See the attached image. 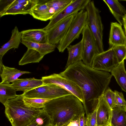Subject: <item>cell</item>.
I'll return each mask as SVG.
<instances>
[{
    "mask_svg": "<svg viewBox=\"0 0 126 126\" xmlns=\"http://www.w3.org/2000/svg\"><path fill=\"white\" fill-rule=\"evenodd\" d=\"M59 74L73 81L80 88L83 95V104L86 115L87 105L94 106L98 99L109 87L112 76L109 72L93 69L82 61L65 68Z\"/></svg>",
    "mask_w": 126,
    "mask_h": 126,
    "instance_id": "cell-1",
    "label": "cell"
},
{
    "mask_svg": "<svg viewBox=\"0 0 126 126\" xmlns=\"http://www.w3.org/2000/svg\"><path fill=\"white\" fill-rule=\"evenodd\" d=\"M43 109L52 126H66L85 114L82 103L72 94L50 100Z\"/></svg>",
    "mask_w": 126,
    "mask_h": 126,
    "instance_id": "cell-2",
    "label": "cell"
},
{
    "mask_svg": "<svg viewBox=\"0 0 126 126\" xmlns=\"http://www.w3.org/2000/svg\"><path fill=\"white\" fill-rule=\"evenodd\" d=\"M22 94L8 101L4 106L5 115L12 126H27L41 113L43 109H35L25 103Z\"/></svg>",
    "mask_w": 126,
    "mask_h": 126,
    "instance_id": "cell-3",
    "label": "cell"
},
{
    "mask_svg": "<svg viewBox=\"0 0 126 126\" xmlns=\"http://www.w3.org/2000/svg\"><path fill=\"white\" fill-rule=\"evenodd\" d=\"M85 9L87 13V24L94 37L98 54L104 51L103 41V26L100 11L95 5L94 1L90 0Z\"/></svg>",
    "mask_w": 126,
    "mask_h": 126,
    "instance_id": "cell-4",
    "label": "cell"
},
{
    "mask_svg": "<svg viewBox=\"0 0 126 126\" xmlns=\"http://www.w3.org/2000/svg\"><path fill=\"white\" fill-rule=\"evenodd\" d=\"M87 11L84 10L75 14L66 33L57 46L60 52H63L75 40L78 39L87 24Z\"/></svg>",
    "mask_w": 126,
    "mask_h": 126,
    "instance_id": "cell-5",
    "label": "cell"
},
{
    "mask_svg": "<svg viewBox=\"0 0 126 126\" xmlns=\"http://www.w3.org/2000/svg\"><path fill=\"white\" fill-rule=\"evenodd\" d=\"M71 94L63 88L55 84L43 85L22 94L25 97L52 99Z\"/></svg>",
    "mask_w": 126,
    "mask_h": 126,
    "instance_id": "cell-6",
    "label": "cell"
},
{
    "mask_svg": "<svg viewBox=\"0 0 126 126\" xmlns=\"http://www.w3.org/2000/svg\"><path fill=\"white\" fill-rule=\"evenodd\" d=\"M44 85L53 84L59 86L76 96L82 102L84 101L81 90L79 86L71 80L61 76L59 74L54 73L42 78Z\"/></svg>",
    "mask_w": 126,
    "mask_h": 126,
    "instance_id": "cell-7",
    "label": "cell"
},
{
    "mask_svg": "<svg viewBox=\"0 0 126 126\" xmlns=\"http://www.w3.org/2000/svg\"><path fill=\"white\" fill-rule=\"evenodd\" d=\"M83 52L82 61L85 64L91 67L93 60L98 53L93 35L87 24L82 32Z\"/></svg>",
    "mask_w": 126,
    "mask_h": 126,
    "instance_id": "cell-8",
    "label": "cell"
},
{
    "mask_svg": "<svg viewBox=\"0 0 126 126\" xmlns=\"http://www.w3.org/2000/svg\"><path fill=\"white\" fill-rule=\"evenodd\" d=\"M75 15L62 19L46 31L48 43L56 45L59 44L66 33Z\"/></svg>",
    "mask_w": 126,
    "mask_h": 126,
    "instance_id": "cell-9",
    "label": "cell"
},
{
    "mask_svg": "<svg viewBox=\"0 0 126 126\" xmlns=\"http://www.w3.org/2000/svg\"><path fill=\"white\" fill-rule=\"evenodd\" d=\"M118 64L112 47L97 55L93 60L91 67L95 69L109 72Z\"/></svg>",
    "mask_w": 126,
    "mask_h": 126,
    "instance_id": "cell-10",
    "label": "cell"
},
{
    "mask_svg": "<svg viewBox=\"0 0 126 126\" xmlns=\"http://www.w3.org/2000/svg\"><path fill=\"white\" fill-rule=\"evenodd\" d=\"M90 0H73L69 5L50 19L49 23L43 29L47 31L62 19L84 10Z\"/></svg>",
    "mask_w": 126,
    "mask_h": 126,
    "instance_id": "cell-11",
    "label": "cell"
},
{
    "mask_svg": "<svg viewBox=\"0 0 126 126\" xmlns=\"http://www.w3.org/2000/svg\"><path fill=\"white\" fill-rule=\"evenodd\" d=\"M112 109L102 95L97 104V126H108L110 125Z\"/></svg>",
    "mask_w": 126,
    "mask_h": 126,
    "instance_id": "cell-12",
    "label": "cell"
},
{
    "mask_svg": "<svg viewBox=\"0 0 126 126\" xmlns=\"http://www.w3.org/2000/svg\"><path fill=\"white\" fill-rule=\"evenodd\" d=\"M109 43L111 47L119 45L126 46V36L122 26L117 22H112L111 23Z\"/></svg>",
    "mask_w": 126,
    "mask_h": 126,
    "instance_id": "cell-13",
    "label": "cell"
},
{
    "mask_svg": "<svg viewBox=\"0 0 126 126\" xmlns=\"http://www.w3.org/2000/svg\"><path fill=\"white\" fill-rule=\"evenodd\" d=\"M20 32L21 40L38 43H48L47 31L43 28L29 29Z\"/></svg>",
    "mask_w": 126,
    "mask_h": 126,
    "instance_id": "cell-14",
    "label": "cell"
},
{
    "mask_svg": "<svg viewBox=\"0 0 126 126\" xmlns=\"http://www.w3.org/2000/svg\"><path fill=\"white\" fill-rule=\"evenodd\" d=\"M16 91H21L25 92L44 85L41 79L34 78L18 79L11 84Z\"/></svg>",
    "mask_w": 126,
    "mask_h": 126,
    "instance_id": "cell-15",
    "label": "cell"
},
{
    "mask_svg": "<svg viewBox=\"0 0 126 126\" xmlns=\"http://www.w3.org/2000/svg\"><path fill=\"white\" fill-rule=\"evenodd\" d=\"M22 35L17 26H16L12 31V35L8 41L1 47L0 49V70L2 65V58L4 55L9 49L17 48L21 43Z\"/></svg>",
    "mask_w": 126,
    "mask_h": 126,
    "instance_id": "cell-16",
    "label": "cell"
},
{
    "mask_svg": "<svg viewBox=\"0 0 126 126\" xmlns=\"http://www.w3.org/2000/svg\"><path fill=\"white\" fill-rule=\"evenodd\" d=\"M0 72L1 79L0 83L3 84H9L17 80L22 75L31 73L29 71H22L14 68L7 67L3 64Z\"/></svg>",
    "mask_w": 126,
    "mask_h": 126,
    "instance_id": "cell-17",
    "label": "cell"
},
{
    "mask_svg": "<svg viewBox=\"0 0 126 126\" xmlns=\"http://www.w3.org/2000/svg\"><path fill=\"white\" fill-rule=\"evenodd\" d=\"M39 1L38 0H27L24 2L17 4L8 9L2 16L8 15L30 14L32 8Z\"/></svg>",
    "mask_w": 126,
    "mask_h": 126,
    "instance_id": "cell-18",
    "label": "cell"
},
{
    "mask_svg": "<svg viewBox=\"0 0 126 126\" xmlns=\"http://www.w3.org/2000/svg\"><path fill=\"white\" fill-rule=\"evenodd\" d=\"M67 49L68 53V56L65 68L75 63L82 61L83 52L82 40L75 45H70Z\"/></svg>",
    "mask_w": 126,
    "mask_h": 126,
    "instance_id": "cell-19",
    "label": "cell"
},
{
    "mask_svg": "<svg viewBox=\"0 0 126 126\" xmlns=\"http://www.w3.org/2000/svg\"><path fill=\"white\" fill-rule=\"evenodd\" d=\"M115 18L122 26L123 19L126 15V10L117 0H103Z\"/></svg>",
    "mask_w": 126,
    "mask_h": 126,
    "instance_id": "cell-20",
    "label": "cell"
},
{
    "mask_svg": "<svg viewBox=\"0 0 126 126\" xmlns=\"http://www.w3.org/2000/svg\"><path fill=\"white\" fill-rule=\"evenodd\" d=\"M122 90L126 93V71L124 61L119 63L110 72Z\"/></svg>",
    "mask_w": 126,
    "mask_h": 126,
    "instance_id": "cell-21",
    "label": "cell"
},
{
    "mask_svg": "<svg viewBox=\"0 0 126 126\" xmlns=\"http://www.w3.org/2000/svg\"><path fill=\"white\" fill-rule=\"evenodd\" d=\"M30 14L34 18L42 21L50 20L53 17L46 3L36 4L32 8Z\"/></svg>",
    "mask_w": 126,
    "mask_h": 126,
    "instance_id": "cell-22",
    "label": "cell"
},
{
    "mask_svg": "<svg viewBox=\"0 0 126 126\" xmlns=\"http://www.w3.org/2000/svg\"><path fill=\"white\" fill-rule=\"evenodd\" d=\"M111 126H126V107L116 106L112 109Z\"/></svg>",
    "mask_w": 126,
    "mask_h": 126,
    "instance_id": "cell-23",
    "label": "cell"
},
{
    "mask_svg": "<svg viewBox=\"0 0 126 126\" xmlns=\"http://www.w3.org/2000/svg\"><path fill=\"white\" fill-rule=\"evenodd\" d=\"M21 43L28 48L35 50L44 56L53 51L57 47L56 45L48 43H36L22 40Z\"/></svg>",
    "mask_w": 126,
    "mask_h": 126,
    "instance_id": "cell-24",
    "label": "cell"
},
{
    "mask_svg": "<svg viewBox=\"0 0 126 126\" xmlns=\"http://www.w3.org/2000/svg\"><path fill=\"white\" fill-rule=\"evenodd\" d=\"M16 91L11 84L0 83V101L4 105L8 100L16 97Z\"/></svg>",
    "mask_w": 126,
    "mask_h": 126,
    "instance_id": "cell-25",
    "label": "cell"
},
{
    "mask_svg": "<svg viewBox=\"0 0 126 126\" xmlns=\"http://www.w3.org/2000/svg\"><path fill=\"white\" fill-rule=\"evenodd\" d=\"M44 56L35 50L28 48L19 61L18 64L19 65H22L30 63H39Z\"/></svg>",
    "mask_w": 126,
    "mask_h": 126,
    "instance_id": "cell-26",
    "label": "cell"
},
{
    "mask_svg": "<svg viewBox=\"0 0 126 126\" xmlns=\"http://www.w3.org/2000/svg\"><path fill=\"white\" fill-rule=\"evenodd\" d=\"M73 0H52L46 3L53 17L70 4Z\"/></svg>",
    "mask_w": 126,
    "mask_h": 126,
    "instance_id": "cell-27",
    "label": "cell"
},
{
    "mask_svg": "<svg viewBox=\"0 0 126 126\" xmlns=\"http://www.w3.org/2000/svg\"><path fill=\"white\" fill-rule=\"evenodd\" d=\"M52 99L38 98H29L24 96L23 100L28 106L35 109L43 108L45 104Z\"/></svg>",
    "mask_w": 126,
    "mask_h": 126,
    "instance_id": "cell-28",
    "label": "cell"
},
{
    "mask_svg": "<svg viewBox=\"0 0 126 126\" xmlns=\"http://www.w3.org/2000/svg\"><path fill=\"white\" fill-rule=\"evenodd\" d=\"M113 47L118 63L124 61L126 57V46L119 45Z\"/></svg>",
    "mask_w": 126,
    "mask_h": 126,
    "instance_id": "cell-29",
    "label": "cell"
},
{
    "mask_svg": "<svg viewBox=\"0 0 126 126\" xmlns=\"http://www.w3.org/2000/svg\"><path fill=\"white\" fill-rule=\"evenodd\" d=\"M105 99L111 109L116 107L115 104V94L114 92L108 87L105 91L103 95Z\"/></svg>",
    "mask_w": 126,
    "mask_h": 126,
    "instance_id": "cell-30",
    "label": "cell"
},
{
    "mask_svg": "<svg viewBox=\"0 0 126 126\" xmlns=\"http://www.w3.org/2000/svg\"><path fill=\"white\" fill-rule=\"evenodd\" d=\"M97 105L93 112L89 113L87 115L86 118L87 126H97Z\"/></svg>",
    "mask_w": 126,
    "mask_h": 126,
    "instance_id": "cell-31",
    "label": "cell"
},
{
    "mask_svg": "<svg viewBox=\"0 0 126 126\" xmlns=\"http://www.w3.org/2000/svg\"><path fill=\"white\" fill-rule=\"evenodd\" d=\"M114 92L115 94V102L116 106L126 107V101L123 93L116 90Z\"/></svg>",
    "mask_w": 126,
    "mask_h": 126,
    "instance_id": "cell-32",
    "label": "cell"
},
{
    "mask_svg": "<svg viewBox=\"0 0 126 126\" xmlns=\"http://www.w3.org/2000/svg\"><path fill=\"white\" fill-rule=\"evenodd\" d=\"M80 126H87L86 123V118L85 117L84 114L82 115L79 118Z\"/></svg>",
    "mask_w": 126,
    "mask_h": 126,
    "instance_id": "cell-33",
    "label": "cell"
},
{
    "mask_svg": "<svg viewBox=\"0 0 126 126\" xmlns=\"http://www.w3.org/2000/svg\"><path fill=\"white\" fill-rule=\"evenodd\" d=\"M66 126H80L79 119L74 120L70 122Z\"/></svg>",
    "mask_w": 126,
    "mask_h": 126,
    "instance_id": "cell-34",
    "label": "cell"
},
{
    "mask_svg": "<svg viewBox=\"0 0 126 126\" xmlns=\"http://www.w3.org/2000/svg\"><path fill=\"white\" fill-rule=\"evenodd\" d=\"M27 126H43L35 119Z\"/></svg>",
    "mask_w": 126,
    "mask_h": 126,
    "instance_id": "cell-35",
    "label": "cell"
},
{
    "mask_svg": "<svg viewBox=\"0 0 126 126\" xmlns=\"http://www.w3.org/2000/svg\"><path fill=\"white\" fill-rule=\"evenodd\" d=\"M123 22L124 28L125 29V35L126 36V15L124 17L123 19Z\"/></svg>",
    "mask_w": 126,
    "mask_h": 126,
    "instance_id": "cell-36",
    "label": "cell"
},
{
    "mask_svg": "<svg viewBox=\"0 0 126 126\" xmlns=\"http://www.w3.org/2000/svg\"><path fill=\"white\" fill-rule=\"evenodd\" d=\"M47 126H52V125L51 124H49V125H48Z\"/></svg>",
    "mask_w": 126,
    "mask_h": 126,
    "instance_id": "cell-37",
    "label": "cell"
},
{
    "mask_svg": "<svg viewBox=\"0 0 126 126\" xmlns=\"http://www.w3.org/2000/svg\"><path fill=\"white\" fill-rule=\"evenodd\" d=\"M108 126H111L110 125Z\"/></svg>",
    "mask_w": 126,
    "mask_h": 126,
    "instance_id": "cell-38",
    "label": "cell"
},
{
    "mask_svg": "<svg viewBox=\"0 0 126 126\" xmlns=\"http://www.w3.org/2000/svg\"><path fill=\"white\" fill-rule=\"evenodd\" d=\"M123 1H126V0H123Z\"/></svg>",
    "mask_w": 126,
    "mask_h": 126,
    "instance_id": "cell-39",
    "label": "cell"
},
{
    "mask_svg": "<svg viewBox=\"0 0 126 126\" xmlns=\"http://www.w3.org/2000/svg\"><path fill=\"white\" fill-rule=\"evenodd\" d=\"M125 59L126 60V57Z\"/></svg>",
    "mask_w": 126,
    "mask_h": 126,
    "instance_id": "cell-40",
    "label": "cell"
}]
</instances>
